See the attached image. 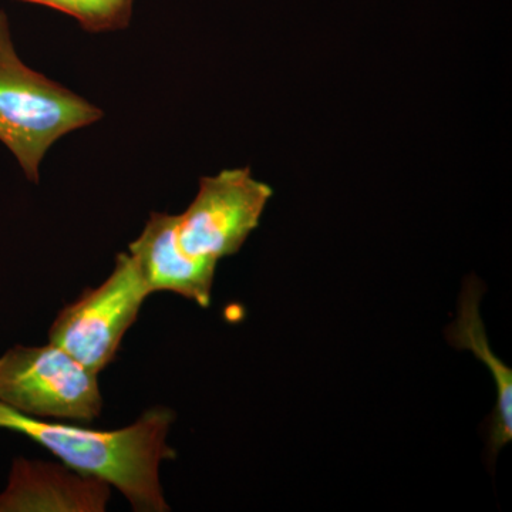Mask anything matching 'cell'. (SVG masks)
Masks as SVG:
<instances>
[{"mask_svg": "<svg viewBox=\"0 0 512 512\" xmlns=\"http://www.w3.org/2000/svg\"><path fill=\"white\" fill-rule=\"evenodd\" d=\"M103 111L23 63L0 10V143L39 183L40 164L56 141L96 123Z\"/></svg>", "mask_w": 512, "mask_h": 512, "instance_id": "7a4b0ae2", "label": "cell"}, {"mask_svg": "<svg viewBox=\"0 0 512 512\" xmlns=\"http://www.w3.org/2000/svg\"><path fill=\"white\" fill-rule=\"evenodd\" d=\"M59 10L72 16L87 32L126 29L133 15V0H19Z\"/></svg>", "mask_w": 512, "mask_h": 512, "instance_id": "9c48e42d", "label": "cell"}, {"mask_svg": "<svg viewBox=\"0 0 512 512\" xmlns=\"http://www.w3.org/2000/svg\"><path fill=\"white\" fill-rule=\"evenodd\" d=\"M174 413L154 407L119 430H92L26 416L0 403V429L23 434L82 476L119 488L134 511L170 510L160 483V466L173 460L167 434Z\"/></svg>", "mask_w": 512, "mask_h": 512, "instance_id": "6da1fadb", "label": "cell"}, {"mask_svg": "<svg viewBox=\"0 0 512 512\" xmlns=\"http://www.w3.org/2000/svg\"><path fill=\"white\" fill-rule=\"evenodd\" d=\"M109 495V484L97 478L19 458L0 493V512L104 511Z\"/></svg>", "mask_w": 512, "mask_h": 512, "instance_id": "52a82bcc", "label": "cell"}, {"mask_svg": "<svg viewBox=\"0 0 512 512\" xmlns=\"http://www.w3.org/2000/svg\"><path fill=\"white\" fill-rule=\"evenodd\" d=\"M128 254L133 256L148 291L173 292L197 303L211 305L217 264L194 258L178 241V215L151 212L150 220Z\"/></svg>", "mask_w": 512, "mask_h": 512, "instance_id": "8992f818", "label": "cell"}, {"mask_svg": "<svg viewBox=\"0 0 512 512\" xmlns=\"http://www.w3.org/2000/svg\"><path fill=\"white\" fill-rule=\"evenodd\" d=\"M0 403L37 419L80 423L97 419L103 407L96 373L50 342L0 356Z\"/></svg>", "mask_w": 512, "mask_h": 512, "instance_id": "3957f363", "label": "cell"}, {"mask_svg": "<svg viewBox=\"0 0 512 512\" xmlns=\"http://www.w3.org/2000/svg\"><path fill=\"white\" fill-rule=\"evenodd\" d=\"M483 285L477 279H468L460 296L458 318L447 329L448 342L457 349L470 350L490 370L497 386V406L490 424L488 450L491 457H497L501 448L512 440V372L501 362L488 343L480 302Z\"/></svg>", "mask_w": 512, "mask_h": 512, "instance_id": "ba28073f", "label": "cell"}, {"mask_svg": "<svg viewBox=\"0 0 512 512\" xmlns=\"http://www.w3.org/2000/svg\"><path fill=\"white\" fill-rule=\"evenodd\" d=\"M148 295L133 256L121 252L103 284L87 289L59 312L49 330V342L99 375L113 362Z\"/></svg>", "mask_w": 512, "mask_h": 512, "instance_id": "277c9868", "label": "cell"}, {"mask_svg": "<svg viewBox=\"0 0 512 512\" xmlns=\"http://www.w3.org/2000/svg\"><path fill=\"white\" fill-rule=\"evenodd\" d=\"M274 190L249 168L202 177L190 207L178 215V241L188 255L218 264L258 228Z\"/></svg>", "mask_w": 512, "mask_h": 512, "instance_id": "5b68a950", "label": "cell"}]
</instances>
